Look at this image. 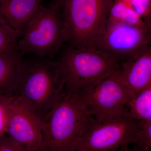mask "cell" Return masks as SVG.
Wrapping results in <instances>:
<instances>
[{
	"label": "cell",
	"instance_id": "obj_1",
	"mask_svg": "<svg viewBox=\"0 0 151 151\" xmlns=\"http://www.w3.org/2000/svg\"><path fill=\"white\" fill-rule=\"evenodd\" d=\"M65 74L55 60L23 55L14 96L31 108L42 120L64 91Z\"/></svg>",
	"mask_w": 151,
	"mask_h": 151
},
{
	"label": "cell",
	"instance_id": "obj_2",
	"mask_svg": "<svg viewBox=\"0 0 151 151\" xmlns=\"http://www.w3.org/2000/svg\"><path fill=\"white\" fill-rule=\"evenodd\" d=\"M42 121L39 151H75L81 138L96 123L78 92L65 90Z\"/></svg>",
	"mask_w": 151,
	"mask_h": 151
},
{
	"label": "cell",
	"instance_id": "obj_3",
	"mask_svg": "<svg viewBox=\"0 0 151 151\" xmlns=\"http://www.w3.org/2000/svg\"><path fill=\"white\" fill-rule=\"evenodd\" d=\"M55 58L65 71L64 90L70 92L82 91L97 84L118 70L123 61L105 52L66 43Z\"/></svg>",
	"mask_w": 151,
	"mask_h": 151
},
{
	"label": "cell",
	"instance_id": "obj_4",
	"mask_svg": "<svg viewBox=\"0 0 151 151\" xmlns=\"http://www.w3.org/2000/svg\"><path fill=\"white\" fill-rule=\"evenodd\" d=\"M61 7L54 2L43 5L29 22L18 41L17 50L22 55L54 59L67 42Z\"/></svg>",
	"mask_w": 151,
	"mask_h": 151
},
{
	"label": "cell",
	"instance_id": "obj_5",
	"mask_svg": "<svg viewBox=\"0 0 151 151\" xmlns=\"http://www.w3.org/2000/svg\"><path fill=\"white\" fill-rule=\"evenodd\" d=\"M115 0H65L61 9L67 32L66 43L90 47L103 34Z\"/></svg>",
	"mask_w": 151,
	"mask_h": 151
},
{
	"label": "cell",
	"instance_id": "obj_6",
	"mask_svg": "<svg viewBox=\"0 0 151 151\" xmlns=\"http://www.w3.org/2000/svg\"><path fill=\"white\" fill-rule=\"evenodd\" d=\"M138 131L137 123L127 111L94 123L79 141L75 151H116L134 142Z\"/></svg>",
	"mask_w": 151,
	"mask_h": 151
},
{
	"label": "cell",
	"instance_id": "obj_7",
	"mask_svg": "<svg viewBox=\"0 0 151 151\" xmlns=\"http://www.w3.org/2000/svg\"><path fill=\"white\" fill-rule=\"evenodd\" d=\"M77 92L96 122L127 111V104L134 96L123 83L119 69L97 84Z\"/></svg>",
	"mask_w": 151,
	"mask_h": 151
},
{
	"label": "cell",
	"instance_id": "obj_8",
	"mask_svg": "<svg viewBox=\"0 0 151 151\" xmlns=\"http://www.w3.org/2000/svg\"><path fill=\"white\" fill-rule=\"evenodd\" d=\"M8 120L6 134L18 151H39L42 140V121L19 97H7Z\"/></svg>",
	"mask_w": 151,
	"mask_h": 151
},
{
	"label": "cell",
	"instance_id": "obj_9",
	"mask_svg": "<svg viewBox=\"0 0 151 151\" xmlns=\"http://www.w3.org/2000/svg\"><path fill=\"white\" fill-rule=\"evenodd\" d=\"M151 24H128L123 22L107 26L91 48L108 52L122 60L151 45Z\"/></svg>",
	"mask_w": 151,
	"mask_h": 151
},
{
	"label": "cell",
	"instance_id": "obj_10",
	"mask_svg": "<svg viewBox=\"0 0 151 151\" xmlns=\"http://www.w3.org/2000/svg\"><path fill=\"white\" fill-rule=\"evenodd\" d=\"M119 70L123 83L134 95L151 85L150 45L124 60Z\"/></svg>",
	"mask_w": 151,
	"mask_h": 151
},
{
	"label": "cell",
	"instance_id": "obj_11",
	"mask_svg": "<svg viewBox=\"0 0 151 151\" xmlns=\"http://www.w3.org/2000/svg\"><path fill=\"white\" fill-rule=\"evenodd\" d=\"M42 0H0V22L18 32L43 6Z\"/></svg>",
	"mask_w": 151,
	"mask_h": 151
},
{
	"label": "cell",
	"instance_id": "obj_12",
	"mask_svg": "<svg viewBox=\"0 0 151 151\" xmlns=\"http://www.w3.org/2000/svg\"><path fill=\"white\" fill-rule=\"evenodd\" d=\"M22 57L18 50L0 54V97L14 96Z\"/></svg>",
	"mask_w": 151,
	"mask_h": 151
},
{
	"label": "cell",
	"instance_id": "obj_13",
	"mask_svg": "<svg viewBox=\"0 0 151 151\" xmlns=\"http://www.w3.org/2000/svg\"><path fill=\"white\" fill-rule=\"evenodd\" d=\"M126 108L133 120L151 121V85L134 95Z\"/></svg>",
	"mask_w": 151,
	"mask_h": 151
},
{
	"label": "cell",
	"instance_id": "obj_14",
	"mask_svg": "<svg viewBox=\"0 0 151 151\" xmlns=\"http://www.w3.org/2000/svg\"><path fill=\"white\" fill-rule=\"evenodd\" d=\"M20 35L0 22V54L17 50Z\"/></svg>",
	"mask_w": 151,
	"mask_h": 151
},
{
	"label": "cell",
	"instance_id": "obj_15",
	"mask_svg": "<svg viewBox=\"0 0 151 151\" xmlns=\"http://www.w3.org/2000/svg\"><path fill=\"white\" fill-rule=\"evenodd\" d=\"M136 122L138 126L137 136L136 141L131 144L132 147L150 151L151 148V121Z\"/></svg>",
	"mask_w": 151,
	"mask_h": 151
},
{
	"label": "cell",
	"instance_id": "obj_16",
	"mask_svg": "<svg viewBox=\"0 0 151 151\" xmlns=\"http://www.w3.org/2000/svg\"><path fill=\"white\" fill-rule=\"evenodd\" d=\"M128 2L141 17L151 23V0H129Z\"/></svg>",
	"mask_w": 151,
	"mask_h": 151
},
{
	"label": "cell",
	"instance_id": "obj_17",
	"mask_svg": "<svg viewBox=\"0 0 151 151\" xmlns=\"http://www.w3.org/2000/svg\"><path fill=\"white\" fill-rule=\"evenodd\" d=\"M7 97H0V137L6 134V132L8 120Z\"/></svg>",
	"mask_w": 151,
	"mask_h": 151
},
{
	"label": "cell",
	"instance_id": "obj_18",
	"mask_svg": "<svg viewBox=\"0 0 151 151\" xmlns=\"http://www.w3.org/2000/svg\"><path fill=\"white\" fill-rule=\"evenodd\" d=\"M0 151H18L6 134L0 137Z\"/></svg>",
	"mask_w": 151,
	"mask_h": 151
},
{
	"label": "cell",
	"instance_id": "obj_19",
	"mask_svg": "<svg viewBox=\"0 0 151 151\" xmlns=\"http://www.w3.org/2000/svg\"><path fill=\"white\" fill-rule=\"evenodd\" d=\"M116 151H132L129 145H124Z\"/></svg>",
	"mask_w": 151,
	"mask_h": 151
},
{
	"label": "cell",
	"instance_id": "obj_20",
	"mask_svg": "<svg viewBox=\"0 0 151 151\" xmlns=\"http://www.w3.org/2000/svg\"><path fill=\"white\" fill-rule=\"evenodd\" d=\"M53 2L59 4L60 5L62 6L63 4L65 1V0H52Z\"/></svg>",
	"mask_w": 151,
	"mask_h": 151
}]
</instances>
